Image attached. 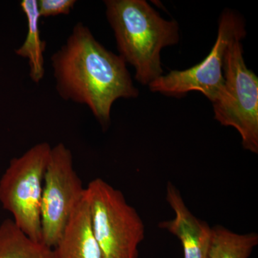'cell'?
Instances as JSON below:
<instances>
[{
	"instance_id": "cell-1",
	"label": "cell",
	"mask_w": 258,
	"mask_h": 258,
	"mask_svg": "<svg viewBox=\"0 0 258 258\" xmlns=\"http://www.w3.org/2000/svg\"><path fill=\"white\" fill-rule=\"evenodd\" d=\"M50 60L59 96L86 105L103 129L111 123L115 101L139 96L125 61L107 50L81 22Z\"/></svg>"
},
{
	"instance_id": "cell-2",
	"label": "cell",
	"mask_w": 258,
	"mask_h": 258,
	"mask_svg": "<svg viewBox=\"0 0 258 258\" xmlns=\"http://www.w3.org/2000/svg\"><path fill=\"white\" fill-rule=\"evenodd\" d=\"M104 4L119 55L133 66L136 80L145 86L163 76L161 51L179 42L178 23L161 18L144 0H106Z\"/></svg>"
},
{
	"instance_id": "cell-3",
	"label": "cell",
	"mask_w": 258,
	"mask_h": 258,
	"mask_svg": "<svg viewBox=\"0 0 258 258\" xmlns=\"http://www.w3.org/2000/svg\"><path fill=\"white\" fill-rule=\"evenodd\" d=\"M91 226L103 258H138L144 222L123 194L97 178L86 187Z\"/></svg>"
},
{
	"instance_id": "cell-4",
	"label": "cell",
	"mask_w": 258,
	"mask_h": 258,
	"mask_svg": "<svg viewBox=\"0 0 258 258\" xmlns=\"http://www.w3.org/2000/svg\"><path fill=\"white\" fill-rule=\"evenodd\" d=\"M51 146L40 142L10 161L0 179V203L13 220L33 240L42 242L41 203Z\"/></svg>"
},
{
	"instance_id": "cell-5",
	"label": "cell",
	"mask_w": 258,
	"mask_h": 258,
	"mask_svg": "<svg viewBox=\"0 0 258 258\" xmlns=\"http://www.w3.org/2000/svg\"><path fill=\"white\" fill-rule=\"evenodd\" d=\"M242 39L231 42L224 60L223 88L213 104L215 118L240 133L242 147L258 153V79L246 66Z\"/></svg>"
},
{
	"instance_id": "cell-6",
	"label": "cell",
	"mask_w": 258,
	"mask_h": 258,
	"mask_svg": "<svg viewBox=\"0 0 258 258\" xmlns=\"http://www.w3.org/2000/svg\"><path fill=\"white\" fill-rule=\"evenodd\" d=\"M243 19L231 10H225L219 22L218 35L208 55L200 63L185 71H173L149 85L152 92L181 97L190 91H200L213 103L225 83L224 60L231 42L245 37Z\"/></svg>"
},
{
	"instance_id": "cell-7",
	"label": "cell",
	"mask_w": 258,
	"mask_h": 258,
	"mask_svg": "<svg viewBox=\"0 0 258 258\" xmlns=\"http://www.w3.org/2000/svg\"><path fill=\"white\" fill-rule=\"evenodd\" d=\"M86 187L75 170L73 154L64 144L51 148L44 176L41 211L42 242L53 248Z\"/></svg>"
},
{
	"instance_id": "cell-8",
	"label": "cell",
	"mask_w": 258,
	"mask_h": 258,
	"mask_svg": "<svg viewBox=\"0 0 258 258\" xmlns=\"http://www.w3.org/2000/svg\"><path fill=\"white\" fill-rule=\"evenodd\" d=\"M166 201L175 217L160 222L159 227L179 239L184 250V258H208L212 240V227L189 211L181 193L170 181L166 186Z\"/></svg>"
},
{
	"instance_id": "cell-9",
	"label": "cell",
	"mask_w": 258,
	"mask_h": 258,
	"mask_svg": "<svg viewBox=\"0 0 258 258\" xmlns=\"http://www.w3.org/2000/svg\"><path fill=\"white\" fill-rule=\"evenodd\" d=\"M52 249L55 258H103L93 234L86 193Z\"/></svg>"
},
{
	"instance_id": "cell-10",
	"label": "cell",
	"mask_w": 258,
	"mask_h": 258,
	"mask_svg": "<svg viewBox=\"0 0 258 258\" xmlns=\"http://www.w3.org/2000/svg\"><path fill=\"white\" fill-rule=\"evenodd\" d=\"M20 5L26 16L28 33L23 45L15 52L19 57L28 60L30 79L38 84L45 76L44 52L46 42L40 37L39 22L41 18L39 14L37 0H23Z\"/></svg>"
},
{
	"instance_id": "cell-11",
	"label": "cell",
	"mask_w": 258,
	"mask_h": 258,
	"mask_svg": "<svg viewBox=\"0 0 258 258\" xmlns=\"http://www.w3.org/2000/svg\"><path fill=\"white\" fill-rule=\"evenodd\" d=\"M0 258H55L53 249L32 239L7 219L0 225Z\"/></svg>"
},
{
	"instance_id": "cell-12",
	"label": "cell",
	"mask_w": 258,
	"mask_h": 258,
	"mask_svg": "<svg viewBox=\"0 0 258 258\" xmlns=\"http://www.w3.org/2000/svg\"><path fill=\"white\" fill-rule=\"evenodd\" d=\"M257 244L256 232L238 234L223 226H215L208 258H248Z\"/></svg>"
},
{
	"instance_id": "cell-13",
	"label": "cell",
	"mask_w": 258,
	"mask_h": 258,
	"mask_svg": "<svg viewBox=\"0 0 258 258\" xmlns=\"http://www.w3.org/2000/svg\"><path fill=\"white\" fill-rule=\"evenodd\" d=\"M76 0H37L40 18L69 15L74 10Z\"/></svg>"
}]
</instances>
